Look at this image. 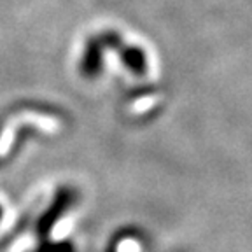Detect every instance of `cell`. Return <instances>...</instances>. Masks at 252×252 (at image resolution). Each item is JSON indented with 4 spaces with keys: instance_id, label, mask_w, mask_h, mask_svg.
<instances>
[{
    "instance_id": "cell-4",
    "label": "cell",
    "mask_w": 252,
    "mask_h": 252,
    "mask_svg": "<svg viewBox=\"0 0 252 252\" xmlns=\"http://www.w3.org/2000/svg\"><path fill=\"white\" fill-rule=\"evenodd\" d=\"M32 252H74L70 242H49L40 240V245Z\"/></svg>"
},
{
    "instance_id": "cell-1",
    "label": "cell",
    "mask_w": 252,
    "mask_h": 252,
    "mask_svg": "<svg viewBox=\"0 0 252 252\" xmlns=\"http://www.w3.org/2000/svg\"><path fill=\"white\" fill-rule=\"evenodd\" d=\"M75 200H77V191L74 188H70V186H62V188L56 189L51 203L47 205V209L37 219L35 231L40 240H47L49 238L51 231L62 220V217L74 207Z\"/></svg>"
},
{
    "instance_id": "cell-2",
    "label": "cell",
    "mask_w": 252,
    "mask_h": 252,
    "mask_svg": "<svg viewBox=\"0 0 252 252\" xmlns=\"http://www.w3.org/2000/svg\"><path fill=\"white\" fill-rule=\"evenodd\" d=\"M103 65V44L100 42L98 37H91L88 39L84 46L81 63H79V72L86 79H94L100 75Z\"/></svg>"
},
{
    "instance_id": "cell-5",
    "label": "cell",
    "mask_w": 252,
    "mask_h": 252,
    "mask_svg": "<svg viewBox=\"0 0 252 252\" xmlns=\"http://www.w3.org/2000/svg\"><path fill=\"white\" fill-rule=\"evenodd\" d=\"M98 39H100V42H102L103 46L112 47V49H119V47H121V42H123L118 32H103Z\"/></svg>"
},
{
    "instance_id": "cell-3",
    "label": "cell",
    "mask_w": 252,
    "mask_h": 252,
    "mask_svg": "<svg viewBox=\"0 0 252 252\" xmlns=\"http://www.w3.org/2000/svg\"><path fill=\"white\" fill-rule=\"evenodd\" d=\"M121 49V60L123 63H125L126 67L130 68L133 74L137 75H142L144 72H146V55H144V51L142 49H138V47H119Z\"/></svg>"
},
{
    "instance_id": "cell-6",
    "label": "cell",
    "mask_w": 252,
    "mask_h": 252,
    "mask_svg": "<svg viewBox=\"0 0 252 252\" xmlns=\"http://www.w3.org/2000/svg\"><path fill=\"white\" fill-rule=\"evenodd\" d=\"M2 217H4V207L0 205V220H2Z\"/></svg>"
}]
</instances>
